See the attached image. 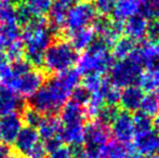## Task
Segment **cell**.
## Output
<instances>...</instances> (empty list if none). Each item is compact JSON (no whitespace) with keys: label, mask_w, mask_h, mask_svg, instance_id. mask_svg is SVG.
Returning a JSON list of instances; mask_svg holds the SVG:
<instances>
[{"label":"cell","mask_w":159,"mask_h":158,"mask_svg":"<svg viewBox=\"0 0 159 158\" xmlns=\"http://www.w3.org/2000/svg\"><path fill=\"white\" fill-rule=\"evenodd\" d=\"M78 59L77 51L66 40H55L43 54L42 65L47 73L60 74L73 68Z\"/></svg>","instance_id":"cell-4"},{"label":"cell","mask_w":159,"mask_h":158,"mask_svg":"<svg viewBox=\"0 0 159 158\" xmlns=\"http://www.w3.org/2000/svg\"><path fill=\"white\" fill-rule=\"evenodd\" d=\"M54 33L46 17H32L22 27L21 40L26 60L33 66H41L43 54L52 43Z\"/></svg>","instance_id":"cell-2"},{"label":"cell","mask_w":159,"mask_h":158,"mask_svg":"<svg viewBox=\"0 0 159 158\" xmlns=\"http://www.w3.org/2000/svg\"><path fill=\"white\" fill-rule=\"evenodd\" d=\"M139 12H140L139 0H117L111 15L114 17V21L122 23L130 17L139 14Z\"/></svg>","instance_id":"cell-22"},{"label":"cell","mask_w":159,"mask_h":158,"mask_svg":"<svg viewBox=\"0 0 159 158\" xmlns=\"http://www.w3.org/2000/svg\"><path fill=\"white\" fill-rule=\"evenodd\" d=\"M116 1L117 0H95L94 8L96 10V13L103 17L111 15L114 8H115Z\"/></svg>","instance_id":"cell-35"},{"label":"cell","mask_w":159,"mask_h":158,"mask_svg":"<svg viewBox=\"0 0 159 158\" xmlns=\"http://www.w3.org/2000/svg\"><path fill=\"white\" fill-rule=\"evenodd\" d=\"M11 153H12V150H11L10 145L0 142V158H7Z\"/></svg>","instance_id":"cell-40"},{"label":"cell","mask_w":159,"mask_h":158,"mask_svg":"<svg viewBox=\"0 0 159 158\" xmlns=\"http://www.w3.org/2000/svg\"><path fill=\"white\" fill-rule=\"evenodd\" d=\"M13 1H14V2H15V1H21V0H13Z\"/></svg>","instance_id":"cell-46"},{"label":"cell","mask_w":159,"mask_h":158,"mask_svg":"<svg viewBox=\"0 0 159 158\" xmlns=\"http://www.w3.org/2000/svg\"><path fill=\"white\" fill-rule=\"evenodd\" d=\"M22 27L17 23L0 24V54H4V51L10 43L21 39Z\"/></svg>","instance_id":"cell-26"},{"label":"cell","mask_w":159,"mask_h":158,"mask_svg":"<svg viewBox=\"0 0 159 158\" xmlns=\"http://www.w3.org/2000/svg\"><path fill=\"white\" fill-rule=\"evenodd\" d=\"M68 35L69 43L76 51H84L95 41V32L93 28L86 27Z\"/></svg>","instance_id":"cell-23"},{"label":"cell","mask_w":159,"mask_h":158,"mask_svg":"<svg viewBox=\"0 0 159 158\" xmlns=\"http://www.w3.org/2000/svg\"><path fill=\"white\" fill-rule=\"evenodd\" d=\"M54 0H25L24 6L33 17H44Z\"/></svg>","instance_id":"cell-29"},{"label":"cell","mask_w":159,"mask_h":158,"mask_svg":"<svg viewBox=\"0 0 159 158\" xmlns=\"http://www.w3.org/2000/svg\"><path fill=\"white\" fill-rule=\"evenodd\" d=\"M41 141H40L37 129L25 126L21 129L13 144H14V148L17 154L26 158V156Z\"/></svg>","instance_id":"cell-13"},{"label":"cell","mask_w":159,"mask_h":158,"mask_svg":"<svg viewBox=\"0 0 159 158\" xmlns=\"http://www.w3.org/2000/svg\"><path fill=\"white\" fill-rule=\"evenodd\" d=\"M80 78L81 75L74 68L54 75L30 97V106L41 115L57 114L79 86Z\"/></svg>","instance_id":"cell-1"},{"label":"cell","mask_w":159,"mask_h":158,"mask_svg":"<svg viewBox=\"0 0 159 158\" xmlns=\"http://www.w3.org/2000/svg\"><path fill=\"white\" fill-rule=\"evenodd\" d=\"M43 158H44V157H43Z\"/></svg>","instance_id":"cell-48"},{"label":"cell","mask_w":159,"mask_h":158,"mask_svg":"<svg viewBox=\"0 0 159 158\" xmlns=\"http://www.w3.org/2000/svg\"><path fill=\"white\" fill-rule=\"evenodd\" d=\"M50 158H76L73 150L69 146H60L52 153H50Z\"/></svg>","instance_id":"cell-38"},{"label":"cell","mask_w":159,"mask_h":158,"mask_svg":"<svg viewBox=\"0 0 159 158\" xmlns=\"http://www.w3.org/2000/svg\"><path fill=\"white\" fill-rule=\"evenodd\" d=\"M122 32L127 35L129 39L135 41H141L148 34L149 24L147 20L141 14H136L134 16L128 19L124 22Z\"/></svg>","instance_id":"cell-15"},{"label":"cell","mask_w":159,"mask_h":158,"mask_svg":"<svg viewBox=\"0 0 159 158\" xmlns=\"http://www.w3.org/2000/svg\"><path fill=\"white\" fill-rule=\"evenodd\" d=\"M146 158H159V155H155V156H151V157H146Z\"/></svg>","instance_id":"cell-44"},{"label":"cell","mask_w":159,"mask_h":158,"mask_svg":"<svg viewBox=\"0 0 159 158\" xmlns=\"http://www.w3.org/2000/svg\"><path fill=\"white\" fill-rule=\"evenodd\" d=\"M7 158H23V157H22L21 155L17 154V153H11V154L9 155Z\"/></svg>","instance_id":"cell-42"},{"label":"cell","mask_w":159,"mask_h":158,"mask_svg":"<svg viewBox=\"0 0 159 158\" xmlns=\"http://www.w3.org/2000/svg\"><path fill=\"white\" fill-rule=\"evenodd\" d=\"M155 124H156V126L159 128V114L156 116V119H155Z\"/></svg>","instance_id":"cell-43"},{"label":"cell","mask_w":159,"mask_h":158,"mask_svg":"<svg viewBox=\"0 0 159 158\" xmlns=\"http://www.w3.org/2000/svg\"><path fill=\"white\" fill-rule=\"evenodd\" d=\"M132 142L133 148L141 156L159 155V131L154 127L135 131Z\"/></svg>","instance_id":"cell-9"},{"label":"cell","mask_w":159,"mask_h":158,"mask_svg":"<svg viewBox=\"0 0 159 158\" xmlns=\"http://www.w3.org/2000/svg\"><path fill=\"white\" fill-rule=\"evenodd\" d=\"M141 113L145 116L156 117L159 114V92L146 93L143 95L140 108Z\"/></svg>","instance_id":"cell-27"},{"label":"cell","mask_w":159,"mask_h":158,"mask_svg":"<svg viewBox=\"0 0 159 158\" xmlns=\"http://www.w3.org/2000/svg\"><path fill=\"white\" fill-rule=\"evenodd\" d=\"M111 134L115 138L116 142L124 144H129L133 140L135 134L133 116L128 112L117 113L111 121Z\"/></svg>","instance_id":"cell-10"},{"label":"cell","mask_w":159,"mask_h":158,"mask_svg":"<svg viewBox=\"0 0 159 158\" xmlns=\"http://www.w3.org/2000/svg\"><path fill=\"white\" fill-rule=\"evenodd\" d=\"M101 91H102L106 105L115 106L116 104H118L120 97V90L113 82L109 81L108 79H103Z\"/></svg>","instance_id":"cell-30"},{"label":"cell","mask_w":159,"mask_h":158,"mask_svg":"<svg viewBox=\"0 0 159 158\" xmlns=\"http://www.w3.org/2000/svg\"><path fill=\"white\" fill-rule=\"evenodd\" d=\"M36 129L38 131L40 140L44 142L47 140L60 137L62 122L59 117L54 116V115H44V117L41 118Z\"/></svg>","instance_id":"cell-19"},{"label":"cell","mask_w":159,"mask_h":158,"mask_svg":"<svg viewBox=\"0 0 159 158\" xmlns=\"http://www.w3.org/2000/svg\"><path fill=\"white\" fill-rule=\"evenodd\" d=\"M142 65L132 53L129 57L119 60L111 68V81L118 88L134 86L142 72Z\"/></svg>","instance_id":"cell-7"},{"label":"cell","mask_w":159,"mask_h":158,"mask_svg":"<svg viewBox=\"0 0 159 158\" xmlns=\"http://www.w3.org/2000/svg\"><path fill=\"white\" fill-rule=\"evenodd\" d=\"M77 70L80 75L96 74L103 76L109 72L114 64V57L109 47L101 40H95L77 59Z\"/></svg>","instance_id":"cell-3"},{"label":"cell","mask_w":159,"mask_h":158,"mask_svg":"<svg viewBox=\"0 0 159 158\" xmlns=\"http://www.w3.org/2000/svg\"><path fill=\"white\" fill-rule=\"evenodd\" d=\"M138 84L143 92H159V67H149L142 70Z\"/></svg>","instance_id":"cell-25"},{"label":"cell","mask_w":159,"mask_h":158,"mask_svg":"<svg viewBox=\"0 0 159 158\" xmlns=\"http://www.w3.org/2000/svg\"><path fill=\"white\" fill-rule=\"evenodd\" d=\"M98 19V13L93 4L89 1H78L69 7L65 17L63 28L67 34H70L82 28L90 27Z\"/></svg>","instance_id":"cell-6"},{"label":"cell","mask_w":159,"mask_h":158,"mask_svg":"<svg viewBox=\"0 0 159 158\" xmlns=\"http://www.w3.org/2000/svg\"><path fill=\"white\" fill-rule=\"evenodd\" d=\"M69 6L64 3L61 0H54L48 12V23L50 28L53 30L54 34L63 29L65 17H66L67 11Z\"/></svg>","instance_id":"cell-20"},{"label":"cell","mask_w":159,"mask_h":158,"mask_svg":"<svg viewBox=\"0 0 159 158\" xmlns=\"http://www.w3.org/2000/svg\"><path fill=\"white\" fill-rule=\"evenodd\" d=\"M143 95H144V92L139 87H126L120 92V97L118 103L120 104V106L125 112H135L140 108Z\"/></svg>","instance_id":"cell-18"},{"label":"cell","mask_w":159,"mask_h":158,"mask_svg":"<svg viewBox=\"0 0 159 158\" xmlns=\"http://www.w3.org/2000/svg\"><path fill=\"white\" fill-rule=\"evenodd\" d=\"M101 158H142L141 155L129 144L109 142Z\"/></svg>","instance_id":"cell-24"},{"label":"cell","mask_w":159,"mask_h":158,"mask_svg":"<svg viewBox=\"0 0 159 158\" xmlns=\"http://www.w3.org/2000/svg\"><path fill=\"white\" fill-rule=\"evenodd\" d=\"M140 13L146 20L155 19L159 15V0H139Z\"/></svg>","instance_id":"cell-32"},{"label":"cell","mask_w":159,"mask_h":158,"mask_svg":"<svg viewBox=\"0 0 159 158\" xmlns=\"http://www.w3.org/2000/svg\"><path fill=\"white\" fill-rule=\"evenodd\" d=\"M46 77L42 72L33 68L32 70L20 76H12L4 88L16 93L21 97H32L44 84Z\"/></svg>","instance_id":"cell-8"},{"label":"cell","mask_w":159,"mask_h":158,"mask_svg":"<svg viewBox=\"0 0 159 158\" xmlns=\"http://www.w3.org/2000/svg\"><path fill=\"white\" fill-rule=\"evenodd\" d=\"M4 55L9 60V62H14L20 59H23V56L25 55V51H24V44L22 40H15L9 44L4 51Z\"/></svg>","instance_id":"cell-34"},{"label":"cell","mask_w":159,"mask_h":158,"mask_svg":"<svg viewBox=\"0 0 159 158\" xmlns=\"http://www.w3.org/2000/svg\"><path fill=\"white\" fill-rule=\"evenodd\" d=\"M21 118L22 121H23V124H25L27 127L37 128L38 124H39L42 118V115L30 105L24 106V108L22 110Z\"/></svg>","instance_id":"cell-33"},{"label":"cell","mask_w":159,"mask_h":158,"mask_svg":"<svg viewBox=\"0 0 159 158\" xmlns=\"http://www.w3.org/2000/svg\"><path fill=\"white\" fill-rule=\"evenodd\" d=\"M86 1H92V0H86Z\"/></svg>","instance_id":"cell-47"},{"label":"cell","mask_w":159,"mask_h":158,"mask_svg":"<svg viewBox=\"0 0 159 158\" xmlns=\"http://www.w3.org/2000/svg\"><path fill=\"white\" fill-rule=\"evenodd\" d=\"M84 122L62 124L60 139L69 147H82L84 139Z\"/></svg>","instance_id":"cell-16"},{"label":"cell","mask_w":159,"mask_h":158,"mask_svg":"<svg viewBox=\"0 0 159 158\" xmlns=\"http://www.w3.org/2000/svg\"><path fill=\"white\" fill-rule=\"evenodd\" d=\"M94 32L98 37V40L104 42L107 46L115 43L117 39L120 38L122 33V24L116 21H111L107 17H101L94 21Z\"/></svg>","instance_id":"cell-11"},{"label":"cell","mask_w":159,"mask_h":158,"mask_svg":"<svg viewBox=\"0 0 159 158\" xmlns=\"http://www.w3.org/2000/svg\"><path fill=\"white\" fill-rule=\"evenodd\" d=\"M103 77L101 75H96V74H90V75H86L84 79V88L88 90L89 93L96 91L100 89L101 84L103 82Z\"/></svg>","instance_id":"cell-36"},{"label":"cell","mask_w":159,"mask_h":158,"mask_svg":"<svg viewBox=\"0 0 159 158\" xmlns=\"http://www.w3.org/2000/svg\"><path fill=\"white\" fill-rule=\"evenodd\" d=\"M142 67H158L159 66V40L151 39L141 44L133 52Z\"/></svg>","instance_id":"cell-14"},{"label":"cell","mask_w":159,"mask_h":158,"mask_svg":"<svg viewBox=\"0 0 159 158\" xmlns=\"http://www.w3.org/2000/svg\"><path fill=\"white\" fill-rule=\"evenodd\" d=\"M17 23L16 6L13 0H0V24Z\"/></svg>","instance_id":"cell-31"},{"label":"cell","mask_w":159,"mask_h":158,"mask_svg":"<svg viewBox=\"0 0 159 158\" xmlns=\"http://www.w3.org/2000/svg\"><path fill=\"white\" fill-rule=\"evenodd\" d=\"M149 37L154 40H158L159 39V15L157 16V20L154 24L149 25L148 27V34Z\"/></svg>","instance_id":"cell-39"},{"label":"cell","mask_w":159,"mask_h":158,"mask_svg":"<svg viewBox=\"0 0 159 158\" xmlns=\"http://www.w3.org/2000/svg\"><path fill=\"white\" fill-rule=\"evenodd\" d=\"M111 130L107 124L95 119L84 128V139L82 148L84 156L101 158L107 144L111 142Z\"/></svg>","instance_id":"cell-5"},{"label":"cell","mask_w":159,"mask_h":158,"mask_svg":"<svg viewBox=\"0 0 159 158\" xmlns=\"http://www.w3.org/2000/svg\"><path fill=\"white\" fill-rule=\"evenodd\" d=\"M81 158H89V157H87V156H82Z\"/></svg>","instance_id":"cell-45"},{"label":"cell","mask_w":159,"mask_h":158,"mask_svg":"<svg viewBox=\"0 0 159 158\" xmlns=\"http://www.w3.org/2000/svg\"><path fill=\"white\" fill-rule=\"evenodd\" d=\"M23 127V121L19 113L0 116V142L8 145L13 144Z\"/></svg>","instance_id":"cell-12"},{"label":"cell","mask_w":159,"mask_h":158,"mask_svg":"<svg viewBox=\"0 0 159 158\" xmlns=\"http://www.w3.org/2000/svg\"><path fill=\"white\" fill-rule=\"evenodd\" d=\"M23 97L7 88H0V116L17 113L24 108Z\"/></svg>","instance_id":"cell-17"},{"label":"cell","mask_w":159,"mask_h":158,"mask_svg":"<svg viewBox=\"0 0 159 158\" xmlns=\"http://www.w3.org/2000/svg\"><path fill=\"white\" fill-rule=\"evenodd\" d=\"M60 112H61L60 120H61L62 124L84 122V119H86V112H84V105L73 101V100L67 101Z\"/></svg>","instance_id":"cell-21"},{"label":"cell","mask_w":159,"mask_h":158,"mask_svg":"<svg viewBox=\"0 0 159 158\" xmlns=\"http://www.w3.org/2000/svg\"><path fill=\"white\" fill-rule=\"evenodd\" d=\"M135 42L133 40L129 39L128 37L126 38H119L115 41L113 44V55L114 59L124 60L126 57H129L132 53L135 51Z\"/></svg>","instance_id":"cell-28"},{"label":"cell","mask_w":159,"mask_h":158,"mask_svg":"<svg viewBox=\"0 0 159 158\" xmlns=\"http://www.w3.org/2000/svg\"><path fill=\"white\" fill-rule=\"evenodd\" d=\"M89 95H90V93L88 92V90H87L84 87L78 86L77 88L74 89L70 97H71L73 101L77 102V103H79V104H81V105L84 106L87 103V101H88V99H89Z\"/></svg>","instance_id":"cell-37"},{"label":"cell","mask_w":159,"mask_h":158,"mask_svg":"<svg viewBox=\"0 0 159 158\" xmlns=\"http://www.w3.org/2000/svg\"><path fill=\"white\" fill-rule=\"evenodd\" d=\"M61 1H63L64 3H66L67 6H73V4H75V3H77L78 1H80V0H61Z\"/></svg>","instance_id":"cell-41"}]
</instances>
